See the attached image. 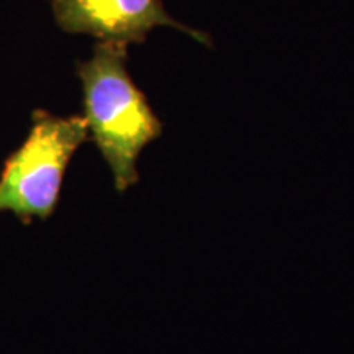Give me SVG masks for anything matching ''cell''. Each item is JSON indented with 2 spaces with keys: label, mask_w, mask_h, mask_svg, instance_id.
Masks as SVG:
<instances>
[{
  "label": "cell",
  "mask_w": 354,
  "mask_h": 354,
  "mask_svg": "<svg viewBox=\"0 0 354 354\" xmlns=\"http://www.w3.org/2000/svg\"><path fill=\"white\" fill-rule=\"evenodd\" d=\"M127 50L123 44L100 41L91 59L76 63L91 140L120 194L138 183L141 153L162 135L161 120L127 71Z\"/></svg>",
  "instance_id": "1"
},
{
  "label": "cell",
  "mask_w": 354,
  "mask_h": 354,
  "mask_svg": "<svg viewBox=\"0 0 354 354\" xmlns=\"http://www.w3.org/2000/svg\"><path fill=\"white\" fill-rule=\"evenodd\" d=\"M32 120L28 136L0 171V212H10L24 225L55 215L71 159L88 140L81 115L59 117L38 109Z\"/></svg>",
  "instance_id": "2"
},
{
  "label": "cell",
  "mask_w": 354,
  "mask_h": 354,
  "mask_svg": "<svg viewBox=\"0 0 354 354\" xmlns=\"http://www.w3.org/2000/svg\"><path fill=\"white\" fill-rule=\"evenodd\" d=\"M51 7L57 26L66 33L128 46L143 44L156 26H169L212 46L210 35L171 17L162 0H51Z\"/></svg>",
  "instance_id": "3"
}]
</instances>
